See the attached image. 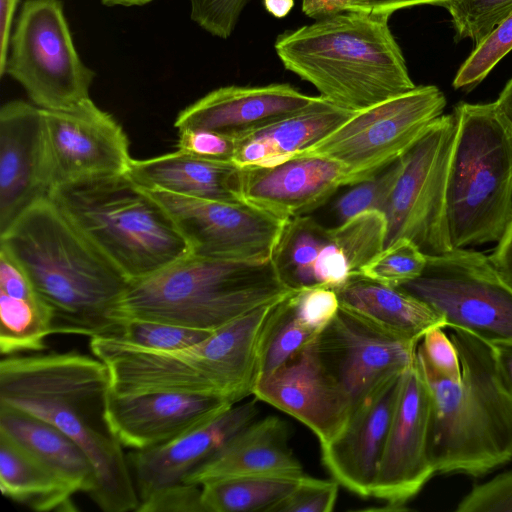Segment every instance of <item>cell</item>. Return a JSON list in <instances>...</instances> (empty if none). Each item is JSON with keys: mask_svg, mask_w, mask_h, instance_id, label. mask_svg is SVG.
<instances>
[{"mask_svg": "<svg viewBox=\"0 0 512 512\" xmlns=\"http://www.w3.org/2000/svg\"><path fill=\"white\" fill-rule=\"evenodd\" d=\"M110 391L109 370L94 355L52 352L0 362V403L48 421L79 445L95 472L89 497L101 510L136 511L127 455L107 419Z\"/></svg>", "mask_w": 512, "mask_h": 512, "instance_id": "1", "label": "cell"}, {"mask_svg": "<svg viewBox=\"0 0 512 512\" xmlns=\"http://www.w3.org/2000/svg\"><path fill=\"white\" fill-rule=\"evenodd\" d=\"M4 247L52 308L54 334L117 337L112 315L129 281L43 197L0 233Z\"/></svg>", "mask_w": 512, "mask_h": 512, "instance_id": "2", "label": "cell"}, {"mask_svg": "<svg viewBox=\"0 0 512 512\" xmlns=\"http://www.w3.org/2000/svg\"><path fill=\"white\" fill-rule=\"evenodd\" d=\"M390 16L345 10L284 31L275 52L284 68L312 84L319 96L357 112L416 87Z\"/></svg>", "mask_w": 512, "mask_h": 512, "instance_id": "3", "label": "cell"}, {"mask_svg": "<svg viewBox=\"0 0 512 512\" xmlns=\"http://www.w3.org/2000/svg\"><path fill=\"white\" fill-rule=\"evenodd\" d=\"M274 303L183 349H148L111 337L90 338V349L107 366L115 394L173 392L236 404L258 382L261 334Z\"/></svg>", "mask_w": 512, "mask_h": 512, "instance_id": "4", "label": "cell"}, {"mask_svg": "<svg viewBox=\"0 0 512 512\" xmlns=\"http://www.w3.org/2000/svg\"><path fill=\"white\" fill-rule=\"evenodd\" d=\"M450 330L460 380L441 377L416 358L430 394L429 459L435 474L479 476L512 459V397L498 378L492 346Z\"/></svg>", "mask_w": 512, "mask_h": 512, "instance_id": "5", "label": "cell"}, {"mask_svg": "<svg viewBox=\"0 0 512 512\" xmlns=\"http://www.w3.org/2000/svg\"><path fill=\"white\" fill-rule=\"evenodd\" d=\"M296 289L273 260L236 261L187 255L129 283L112 318L149 321L213 332Z\"/></svg>", "mask_w": 512, "mask_h": 512, "instance_id": "6", "label": "cell"}, {"mask_svg": "<svg viewBox=\"0 0 512 512\" xmlns=\"http://www.w3.org/2000/svg\"><path fill=\"white\" fill-rule=\"evenodd\" d=\"M48 196L129 283L190 255L170 215L126 174L63 186Z\"/></svg>", "mask_w": 512, "mask_h": 512, "instance_id": "7", "label": "cell"}, {"mask_svg": "<svg viewBox=\"0 0 512 512\" xmlns=\"http://www.w3.org/2000/svg\"><path fill=\"white\" fill-rule=\"evenodd\" d=\"M446 186L453 248L498 242L512 219V125L496 102L459 103Z\"/></svg>", "mask_w": 512, "mask_h": 512, "instance_id": "8", "label": "cell"}, {"mask_svg": "<svg viewBox=\"0 0 512 512\" xmlns=\"http://www.w3.org/2000/svg\"><path fill=\"white\" fill-rule=\"evenodd\" d=\"M445 106L446 98L438 87L416 86L355 112L296 155H320L338 162L345 170V186H352L375 176L402 156L442 115Z\"/></svg>", "mask_w": 512, "mask_h": 512, "instance_id": "9", "label": "cell"}, {"mask_svg": "<svg viewBox=\"0 0 512 512\" xmlns=\"http://www.w3.org/2000/svg\"><path fill=\"white\" fill-rule=\"evenodd\" d=\"M4 74L43 110H66L90 98L96 73L76 51L60 0L24 2L10 37Z\"/></svg>", "mask_w": 512, "mask_h": 512, "instance_id": "10", "label": "cell"}, {"mask_svg": "<svg viewBox=\"0 0 512 512\" xmlns=\"http://www.w3.org/2000/svg\"><path fill=\"white\" fill-rule=\"evenodd\" d=\"M441 315L446 328L490 344H512V287L489 257L466 248L427 256L423 273L399 286Z\"/></svg>", "mask_w": 512, "mask_h": 512, "instance_id": "11", "label": "cell"}, {"mask_svg": "<svg viewBox=\"0 0 512 512\" xmlns=\"http://www.w3.org/2000/svg\"><path fill=\"white\" fill-rule=\"evenodd\" d=\"M455 134L454 114L441 115L399 157L398 175L383 211L385 247L408 238L426 256L454 249L447 224L446 186Z\"/></svg>", "mask_w": 512, "mask_h": 512, "instance_id": "12", "label": "cell"}, {"mask_svg": "<svg viewBox=\"0 0 512 512\" xmlns=\"http://www.w3.org/2000/svg\"><path fill=\"white\" fill-rule=\"evenodd\" d=\"M386 235V217L378 210L359 213L331 228L299 216L287 221L272 260L292 289L337 290L384 249Z\"/></svg>", "mask_w": 512, "mask_h": 512, "instance_id": "13", "label": "cell"}, {"mask_svg": "<svg viewBox=\"0 0 512 512\" xmlns=\"http://www.w3.org/2000/svg\"><path fill=\"white\" fill-rule=\"evenodd\" d=\"M145 191L170 215L187 241L190 254L199 257L249 262L271 260L288 221L244 201Z\"/></svg>", "mask_w": 512, "mask_h": 512, "instance_id": "14", "label": "cell"}, {"mask_svg": "<svg viewBox=\"0 0 512 512\" xmlns=\"http://www.w3.org/2000/svg\"><path fill=\"white\" fill-rule=\"evenodd\" d=\"M46 173L51 191L125 174L132 158L122 126L90 98L66 110H43Z\"/></svg>", "mask_w": 512, "mask_h": 512, "instance_id": "15", "label": "cell"}, {"mask_svg": "<svg viewBox=\"0 0 512 512\" xmlns=\"http://www.w3.org/2000/svg\"><path fill=\"white\" fill-rule=\"evenodd\" d=\"M419 342L381 330L341 306L317 335L321 359L352 411L384 380L414 366Z\"/></svg>", "mask_w": 512, "mask_h": 512, "instance_id": "16", "label": "cell"}, {"mask_svg": "<svg viewBox=\"0 0 512 512\" xmlns=\"http://www.w3.org/2000/svg\"><path fill=\"white\" fill-rule=\"evenodd\" d=\"M430 394L417 367L406 370L371 497L404 509L435 474L429 459Z\"/></svg>", "mask_w": 512, "mask_h": 512, "instance_id": "17", "label": "cell"}, {"mask_svg": "<svg viewBox=\"0 0 512 512\" xmlns=\"http://www.w3.org/2000/svg\"><path fill=\"white\" fill-rule=\"evenodd\" d=\"M253 395L307 426L320 445L347 424L352 403L321 359L317 336L274 372L259 379Z\"/></svg>", "mask_w": 512, "mask_h": 512, "instance_id": "18", "label": "cell"}, {"mask_svg": "<svg viewBox=\"0 0 512 512\" xmlns=\"http://www.w3.org/2000/svg\"><path fill=\"white\" fill-rule=\"evenodd\" d=\"M258 412L255 400L234 404L211 421L171 442L147 450H131L127 459L139 504L184 486L185 478L254 421Z\"/></svg>", "mask_w": 512, "mask_h": 512, "instance_id": "19", "label": "cell"}, {"mask_svg": "<svg viewBox=\"0 0 512 512\" xmlns=\"http://www.w3.org/2000/svg\"><path fill=\"white\" fill-rule=\"evenodd\" d=\"M234 404L215 397L153 392L107 399V419L124 448L147 450L206 424Z\"/></svg>", "mask_w": 512, "mask_h": 512, "instance_id": "20", "label": "cell"}, {"mask_svg": "<svg viewBox=\"0 0 512 512\" xmlns=\"http://www.w3.org/2000/svg\"><path fill=\"white\" fill-rule=\"evenodd\" d=\"M403 374L378 385L353 409L343 430L320 445L322 462L334 480L360 497L372 495Z\"/></svg>", "mask_w": 512, "mask_h": 512, "instance_id": "21", "label": "cell"}, {"mask_svg": "<svg viewBox=\"0 0 512 512\" xmlns=\"http://www.w3.org/2000/svg\"><path fill=\"white\" fill-rule=\"evenodd\" d=\"M48 195L42 109L9 101L0 109V233Z\"/></svg>", "mask_w": 512, "mask_h": 512, "instance_id": "22", "label": "cell"}, {"mask_svg": "<svg viewBox=\"0 0 512 512\" xmlns=\"http://www.w3.org/2000/svg\"><path fill=\"white\" fill-rule=\"evenodd\" d=\"M345 186V170L320 155H296L269 166L240 167L242 201L290 220L322 206Z\"/></svg>", "mask_w": 512, "mask_h": 512, "instance_id": "23", "label": "cell"}, {"mask_svg": "<svg viewBox=\"0 0 512 512\" xmlns=\"http://www.w3.org/2000/svg\"><path fill=\"white\" fill-rule=\"evenodd\" d=\"M318 97L287 83L224 86L181 110L174 126L206 129L235 138L300 111Z\"/></svg>", "mask_w": 512, "mask_h": 512, "instance_id": "24", "label": "cell"}, {"mask_svg": "<svg viewBox=\"0 0 512 512\" xmlns=\"http://www.w3.org/2000/svg\"><path fill=\"white\" fill-rule=\"evenodd\" d=\"M289 428L281 418L267 416L242 428L210 460L190 473L185 484L239 476L299 478L302 465L288 444Z\"/></svg>", "mask_w": 512, "mask_h": 512, "instance_id": "25", "label": "cell"}, {"mask_svg": "<svg viewBox=\"0 0 512 512\" xmlns=\"http://www.w3.org/2000/svg\"><path fill=\"white\" fill-rule=\"evenodd\" d=\"M354 113L319 96L300 111L235 137L233 163L246 167L283 162L319 142Z\"/></svg>", "mask_w": 512, "mask_h": 512, "instance_id": "26", "label": "cell"}, {"mask_svg": "<svg viewBox=\"0 0 512 512\" xmlns=\"http://www.w3.org/2000/svg\"><path fill=\"white\" fill-rule=\"evenodd\" d=\"M125 174L145 190L198 199L242 201L240 167L233 162L204 160L177 150L147 159H132Z\"/></svg>", "mask_w": 512, "mask_h": 512, "instance_id": "27", "label": "cell"}, {"mask_svg": "<svg viewBox=\"0 0 512 512\" xmlns=\"http://www.w3.org/2000/svg\"><path fill=\"white\" fill-rule=\"evenodd\" d=\"M53 311L33 282L0 246V352H41L53 331Z\"/></svg>", "mask_w": 512, "mask_h": 512, "instance_id": "28", "label": "cell"}, {"mask_svg": "<svg viewBox=\"0 0 512 512\" xmlns=\"http://www.w3.org/2000/svg\"><path fill=\"white\" fill-rule=\"evenodd\" d=\"M335 291L342 308L396 336L420 341L428 330L446 328L441 315L401 287L357 275Z\"/></svg>", "mask_w": 512, "mask_h": 512, "instance_id": "29", "label": "cell"}, {"mask_svg": "<svg viewBox=\"0 0 512 512\" xmlns=\"http://www.w3.org/2000/svg\"><path fill=\"white\" fill-rule=\"evenodd\" d=\"M0 433L51 468L76 493L89 496L93 492L92 463L79 445L53 424L0 403Z\"/></svg>", "mask_w": 512, "mask_h": 512, "instance_id": "30", "label": "cell"}, {"mask_svg": "<svg viewBox=\"0 0 512 512\" xmlns=\"http://www.w3.org/2000/svg\"><path fill=\"white\" fill-rule=\"evenodd\" d=\"M2 494L37 512L76 511L74 489L51 468L0 433Z\"/></svg>", "mask_w": 512, "mask_h": 512, "instance_id": "31", "label": "cell"}, {"mask_svg": "<svg viewBox=\"0 0 512 512\" xmlns=\"http://www.w3.org/2000/svg\"><path fill=\"white\" fill-rule=\"evenodd\" d=\"M301 477L239 476L207 482L201 485L203 512H271Z\"/></svg>", "mask_w": 512, "mask_h": 512, "instance_id": "32", "label": "cell"}, {"mask_svg": "<svg viewBox=\"0 0 512 512\" xmlns=\"http://www.w3.org/2000/svg\"><path fill=\"white\" fill-rule=\"evenodd\" d=\"M288 296L273 305L264 325L259 346V379L274 372L318 335L296 318Z\"/></svg>", "mask_w": 512, "mask_h": 512, "instance_id": "33", "label": "cell"}, {"mask_svg": "<svg viewBox=\"0 0 512 512\" xmlns=\"http://www.w3.org/2000/svg\"><path fill=\"white\" fill-rule=\"evenodd\" d=\"M427 264V256L408 238H399L384 247L361 271L362 276L376 282L399 287L419 277Z\"/></svg>", "mask_w": 512, "mask_h": 512, "instance_id": "34", "label": "cell"}, {"mask_svg": "<svg viewBox=\"0 0 512 512\" xmlns=\"http://www.w3.org/2000/svg\"><path fill=\"white\" fill-rule=\"evenodd\" d=\"M443 7L451 15L457 40L477 45L512 13V0H449Z\"/></svg>", "mask_w": 512, "mask_h": 512, "instance_id": "35", "label": "cell"}, {"mask_svg": "<svg viewBox=\"0 0 512 512\" xmlns=\"http://www.w3.org/2000/svg\"><path fill=\"white\" fill-rule=\"evenodd\" d=\"M511 50L512 13L476 45L459 68L453 80L454 88H468L480 83Z\"/></svg>", "mask_w": 512, "mask_h": 512, "instance_id": "36", "label": "cell"}, {"mask_svg": "<svg viewBox=\"0 0 512 512\" xmlns=\"http://www.w3.org/2000/svg\"><path fill=\"white\" fill-rule=\"evenodd\" d=\"M211 333L171 324L130 321L122 324L120 334L114 338L148 349L178 350L197 344Z\"/></svg>", "mask_w": 512, "mask_h": 512, "instance_id": "37", "label": "cell"}, {"mask_svg": "<svg viewBox=\"0 0 512 512\" xmlns=\"http://www.w3.org/2000/svg\"><path fill=\"white\" fill-rule=\"evenodd\" d=\"M398 159L375 176L352 185L336 201L334 210L340 223L365 211H384L398 175Z\"/></svg>", "mask_w": 512, "mask_h": 512, "instance_id": "38", "label": "cell"}, {"mask_svg": "<svg viewBox=\"0 0 512 512\" xmlns=\"http://www.w3.org/2000/svg\"><path fill=\"white\" fill-rule=\"evenodd\" d=\"M339 491L336 480L303 475L294 489L271 512H331Z\"/></svg>", "mask_w": 512, "mask_h": 512, "instance_id": "39", "label": "cell"}, {"mask_svg": "<svg viewBox=\"0 0 512 512\" xmlns=\"http://www.w3.org/2000/svg\"><path fill=\"white\" fill-rule=\"evenodd\" d=\"M296 318L319 334L334 318L340 303L335 290L325 287L300 288L288 296Z\"/></svg>", "mask_w": 512, "mask_h": 512, "instance_id": "40", "label": "cell"}, {"mask_svg": "<svg viewBox=\"0 0 512 512\" xmlns=\"http://www.w3.org/2000/svg\"><path fill=\"white\" fill-rule=\"evenodd\" d=\"M417 360L441 377L460 380L461 362L458 350L443 327L428 330L421 338Z\"/></svg>", "mask_w": 512, "mask_h": 512, "instance_id": "41", "label": "cell"}, {"mask_svg": "<svg viewBox=\"0 0 512 512\" xmlns=\"http://www.w3.org/2000/svg\"><path fill=\"white\" fill-rule=\"evenodd\" d=\"M190 17L212 36L227 39L250 0H189Z\"/></svg>", "mask_w": 512, "mask_h": 512, "instance_id": "42", "label": "cell"}, {"mask_svg": "<svg viewBox=\"0 0 512 512\" xmlns=\"http://www.w3.org/2000/svg\"><path fill=\"white\" fill-rule=\"evenodd\" d=\"M178 150L210 161L233 162L235 138L206 129H178Z\"/></svg>", "mask_w": 512, "mask_h": 512, "instance_id": "43", "label": "cell"}, {"mask_svg": "<svg viewBox=\"0 0 512 512\" xmlns=\"http://www.w3.org/2000/svg\"><path fill=\"white\" fill-rule=\"evenodd\" d=\"M457 512H512V471L474 487L456 508Z\"/></svg>", "mask_w": 512, "mask_h": 512, "instance_id": "44", "label": "cell"}, {"mask_svg": "<svg viewBox=\"0 0 512 512\" xmlns=\"http://www.w3.org/2000/svg\"><path fill=\"white\" fill-rule=\"evenodd\" d=\"M136 512H203L201 486H184L156 495L138 505Z\"/></svg>", "mask_w": 512, "mask_h": 512, "instance_id": "45", "label": "cell"}, {"mask_svg": "<svg viewBox=\"0 0 512 512\" xmlns=\"http://www.w3.org/2000/svg\"><path fill=\"white\" fill-rule=\"evenodd\" d=\"M449 0H352L347 10H360L391 14L397 10L423 5L443 6Z\"/></svg>", "mask_w": 512, "mask_h": 512, "instance_id": "46", "label": "cell"}, {"mask_svg": "<svg viewBox=\"0 0 512 512\" xmlns=\"http://www.w3.org/2000/svg\"><path fill=\"white\" fill-rule=\"evenodd\" d=\"M488 257L501 277L512 287V219Z\"/></svg>", "mask_w": 512, "mask_h": 512, "instance_id": "47", "label": "cell"}, {"mask_svg": "<svg viewBox=\"0 0 512 512\" xmlns=\"http://www.w3.org/2000/svg\"><path fill=\"white\" fill-rule=\"evenodd\" d=\"M19 0H0V75H4L9 53L11 26Z\"/></svg>", "mask_w": 512, "mask_h": 512, "instance_id": "48", "label": "cell"}, {"mask_svg": "<svg viewBox=\"0 0 512 512\" xmlns=\"http://www.w3.org/2000/svg\"><path fill=\"white\" fill-rule=\"evenodd\" d=\"M491 346L500 383L509 396L512 397V344Z\"/></svg>", "mask_w": 512, "mask_h": 512, "instance_id": "49", "label": "cell"}, {"mask_svg": "<svg viewBox=\"0 0 512 512\" xmlns=\"http://www.w3.org/2000/svg\"><path fill=\"white\" fill-rule=\"evenodd\" d=\"M352 0H302L303 13L312 19H321L347 10Z\"/></svg>", "mask_w": 512, "mask_h": 512, "instance_id": "50", "label": "cell"}, {"mask_svg": "<svg viewBox=\"0 0 512 512\" xmlns=\"http://www.w3.org/2000/svg\"><path fill=\"white\" fill-rule=\"evenodd\" d=\"M266 11L275 18H284L294 7V0H263Z\"/></svg>", "mask_w": 512, "mask_h": 512, "instance_id": "51", "label": "cell"}, {"mask_svg": "<svg viewBox=\"0 0 512 512\" xmlns=\"http://www.w3.org/2000/svg\"><path fill=\"white\" fill-rule=\"evenodd\" d=\"M495 102L502 114L512 125V79L506 84Z\"/></svg>", "mask_w": 512, "mask_h": 512, "instance_id": "52", "label": "cell"}, {"mask_svg": "<svg viewBox=\"0 0 512 512\" xmlns=\"http://www.w3.org/2000/svg\"><path fill=\"white\" fill-rule=\"evenodd\" d=\"M153 0H101L102 4L106 6H142Z\"/></svg>", "mask_w": 512, "mask_h": 512, "instance_id": "53", "label": "cell"}]
</instances>
